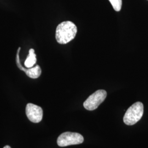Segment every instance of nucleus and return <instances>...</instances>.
Listing matches in <instances>:
<instances>
[{
    "mask_svg": "<svg viewBox=\"0 0 148 148\" xmlns=\"http://www.w3.org/2000/svg\"><path fill=\"white\" fill-rule=\"evenodd\" d=\"M36 56L34 49H30L29 52V54L25 61L24 65L27 68L33 67L36 63Z\"/></svg>",
    "mask_w": 148,
    "mask_h": 148,
    "instance_id": "7",
    "label": "nucleus"
},
{
    "mask_svg": "<svg viewBox=\"0 0 148 148\" xmlns=\"http://www.w3.org/2000/svg\"><path fill=\"white\" fill-rule=\"evenodd\" d=\"M26 114L29 120L34 123H38L42 119V109L35 104L29 103L26 106Z\"/></svg>",
    "mask_w": 148,
    "mask_h": 148,
    "instance_id": "5",
    "label": "nucleus"
},
{
    "mask_svg": "<svg viewBox=\"0 0 148 148\" xmlns=\"http://www.w3.org/2000/svg\"><path fill=\"white\" fill-rule=\"evenodd\" d=\"M143 112V103L139 101L134 103L126 112L123 117L124 123L128 126H132L136 124L141 119Z\"/></svg>",
    "mask_w": 148,
    "mask_h": 148,
    "instance_id": "2",
    "label": "nucleus"
},
{
    "mask_svg": "<svg viewBox=\"0 0 148 148\" xmlns=\"http://www.w3.org/2000/svg\"><path fill=\"white\" fill-rule=\"evenodd\" d=\"M107 93L105 90H99L95 91L84 103L86 109L92 111L96 109L106 99Z\"/></svg>",
    "mask_w": 148,
    "mask_h": 148,
    "instance_id": "4",
    "label": "nucleus"
},
{
    "mask_svg": "<svg viewBox=\"0 0 148 148\" xmlns=\"http://www.w3.org/2000/svg\"><path fill=\"white\" fill-rule=\"evenodd\" d=\"M77 27L72 21H63L57 27L56 38L62 45L68 43L72 41L76 35Z\"/></svg>",
    "mask_w": 148,
    "mask_h": 148,
    "instance_id": "1",
    "label": "nucleus"
},
{
    "mask_svg": "<svg viewBox=\"0 0 148 148\" xmlns=\"http://www.w3.org/2000/svg\"><path fill=\"white\" fill-rule=\"evenodd\" d=\"M3 148H11L10 146H8V145H6V146H5V147Z\"/></svg>",
    "mask_w": 148,
    "mask_h": 148,
    "instance_id": "9",
    "label": "nucleus"
},
{
    "mask_svg": "<svg viewBox=\"0 0 148 148\" xmlns=\"http://www.w3.org/2000/svg\"><path fill=\"white\" fill-rule=\"evenodd\" d=\"M21 49V48H19L18 50V53L16 56V64L18 65V66L19 68V69L24 71L25 74H27V76L32 79H37L39 77L41 74V69L40 66L38 65H35V66H33L30 68H24L22 66L21 63L19 62V51Z\"/></svg>",
    "mask_w": 148,
    "mask_h": 148,
    "instance_id": "6",
    "label": "nucleus"
},
{
    "mask_svg": "<svg viewBox=\"0 0 148 148\" xmlns=\"http://www.w3.org/2000/svg\"><path fill=\"white\" fill-rule=\"evenodd\" d=\"M115 11L119 12L121 9L122 0H109Z\"/></svg>",
    "mask_w": 148,
    "mask_h": 148,
    "instance_id": "8",
    "label": "nucleus"
},
{
    "mask_svg": "<svg viewBox=\"0 0 148 148\" xmlns=\"http://www.w3.org/2000/svg\"><path fill=\"white\" fill-rule=\"evenodd\" d=\"M84 138L79 133L66 132L61 134L57 139V144L59 147H67L83 143Z\"/></svg>",
    "mask_w": 148,
    "mask_h": 148,
    "instance_id": "3",
    "label": "nucleus"
}]
</instances>
